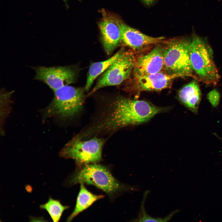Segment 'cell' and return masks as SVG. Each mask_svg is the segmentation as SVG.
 <instances>
[{"label":"cell","mask_w":222,"mask_h":222,"mask_svg":"<svg viewBox=\"0 0 222 222\" xmlns=\"http://www.w3.org/2000/svg\"><path fill=\"white\" fill-rule=\"evenodd\" d=\"M214 134L215 135H216L217 137L218 138H219L222 141V138H221L218 137V136H217V135H216V134Z\"/></svg>","instance_id":"44dd1931"},{"label":"cell","mask_w":222,"mask_h":222,"mask_svg":"<svg viewBox=\"0 0 222 222\" xmlns=\"http://www.w3.org/2000/svg\"><path fill=\"white\" fill-rule=\"evenodd\" d=\"M177 210L175 211L167 216L163 218H154L148 215L146 212L144 207V202L141 206V210L138 217L136 218L135 221L138 222H166L172 217L177 212Z\"/></svg>","instance_id":"e0dca14e"},{"label":"cell","mask_w":222,"mask_h":222,"mask_svg":"<svg viewBox=\"0 0 222 222\" xmlns=\"http://www.w3.org/2000/svg\"><path fill=\"white\" fill-rule=\"evenodd\" d=\"M142 2L147 5H150L152 4L155 0H142Z\"/></svg>","instance_id":"d6986e66"},{"label":"cell","mask_w":222,"mask_h":222,"mask_svg":"<svg viewBox=\"0 0 222 222\" xmlns=\"http://www.w3.org/2000/svg\"><path fill=\"white\" fill-rule=\"evenodd\" d=\"M33 69L35 79L45 83L53 92L74 83L76 76V72L71 66H39Z\"/></svg>","instance_id":"ba28073f"},{"label":"cell","mask_w":222,"mask_h":222,"mask_svg":"<svg viewBox=\"0 0 222 222\" xmlns=\"http://www.w3.org/2000/svg\"><path fill=\"white\" fill-rule=\"evenodd\" d=\"M144 100L122 97L116 99L110 106L103 121L88 132L112 131L130 125L146 122L157 114L167 110Z\"/></svg>","instance_id":"6da1fadb"},{"label":"cell","mask_w":222,"mask_h":222,"mask_svg":"<svg viewBox=\"0 0 222 222\" xmlns=\"http://www.w3.org/2000/svg\"><path fill=\"white\" fill-rule=\"evenodd\" d=\"M69 207L63 205L58 200L50 197L48 201L40 206L41 209L46 210L48 213L53 221H59L64 211Z\"/></svg>","instance_id":"2e32d148"},{"label":"cell","mask_w":222,"mask_h":222,"mask_svg":"<svg viewBox=\"0 0 222 222\" xmlns=\"http://www.w3.org/2000/svg\"><path fill=\"white\" fill-rule=\"evenodd\" d=\"M69 183L71 184L83 183L93 185L111 197L121 192L137 190L133 187L119 182L107 168L96 163L82 166L71 176Z\"/></svg>","instance_id":"7a4b0ae2"},{"label":"cell","mask_w":222,"mask_h":222,"mask_svg":"<svg viewBox=\"0 0 222 222\" xmlns=\"http://www.w3.org/2000/svg\"><path fill=\"white\" fill-rule=\"evenodd\" d=\"M191 41L179 38L164 41L163 47L165 72L179 77H191L197 80L190 59Z\"/></svg>","instance_id":"5b68a950"},{"label":"cell","mask_w":222,"mask_h":222,"mask_svg":"<svg viewBox=\"0 0 222 222\" xmlns=\"http://www.w3.org/2000/svg\"><path fill=\"white\" fill-rule=\"evenodd\" d=\"M104 139L94 137L84 140L75 136L62 148L60 155L62 157L73 159L81 166L95 163L102 158Z\"/></svg>","instance_id":"8992f818"},{"label":"cell","mask_w":222,"mask_h":222,"mask_svg":"<svg viewBox=\"0 0 222 222\" xmlns=\"http://www.w3.org/2000/svg\"><path fill=\"white\" fill-rule=\"evenodd\" d=\"M193 80L178 92V99L184 106L195 114L198 113L201 93L197 82Z\"/></svg>","instance_id":"4fadbf2b"},{"label":"cell","mask_w":222,"mask_h":222,"mask_svg":"<svg viewBox=\"0 0 222 222\" xmlns=\"http://www.w3.org/2000/svg\"><path fill=\"white\" fill-rule=\"evenodd\" d=\"M124 50L123 48H122L109 59L103 61L94 63L91 64L88 72L84 88L85 91L89 89L95 79L105 72L120 56Z\"/></svg>","instance_id":"9a60e30c"},{"label":"cell","mask_w":222,"mask_h":222,"mask_svg":"<svg viewBox=\"0 0 222 222\" xmlns=\"http://www.w3.org/2000/svg\"><path fill=\"white\" fill-rule=\"evenodd\" d=\"M63 0V1L66 4V6H68V5H67V1L68 0ZM79 0V1H80V0Z\"/></svg>","instance_id":"ffe728a7"},{"label":"cell","mask_w":222,"mask_h":222,"mask_svg":"<svg viewBox=\"0 0 222 222\" xmlns=\"http://www.w3.org/2000/svg\"><path fill=\"white\" fill-rule=\"evenodd\" d=\"M164 70L163 48L159 44L147 54L137 58L133 70L134 77L151 74Z\"/></svg>","instance_id":"30bf717a"},{"label":"cell","mask_w":222,"mask_h":222,"mask_svg":"<svg viewBox=\"0 0 222 222\" xmlns=\"http://www.w3.org/2000/svg\"><path fill=\"white\" fill-rule=\"evenodd\" d=\"M207 98L212 106L216 107L220 102V94L216 89H213L208 94Z\"/></svg>","instance_id":"ac0fdd59"},{"label":"cell","mask_w":222,"mask_h":222,"mask_svg":"<svg viewBox=\"0 0 222 222\" xmlns=\"http://www.w3.org/2000/svg\"><path fill=\"white\" fill-rule=\"evenodd\" d=\"M136 59L133 52L124 50L100 77L88 95L103 88L120 84L128 79L133 71Z\"/></svg>","instance_id":"52a82bcc"},{"label":"cell","mask_w":222,"mask_h":222,"mask_svg":"<svg viewBox=\"0 0 222 222\" xmlns=\"http://www.w3.org/2000/svg\"><path fill=\"white\" fill-rule=\"evenodd\" d=\"M191 62L197 80L215 85L220 76L213 59V51L207 41L194 35L189 49Z\"/></svg>","instance_id":"3957f363"},{"label":"cell","mask_w":222,"mask_h":222,"mask_svg":"<svg viewBox=\"0 0 222 222\" xmlns=\"http://www.w3.org/2000/svg\"><path fill=\"white\" fill-rule=\"evenodd\" d=\"M80 185L75 208L67 218L68 222L71 221L79 214L88 208L94 202L104 197L103 195H96L92 193L86 188L84 183H80Z\"/></svg>","instance_id":"5bb4252c"},{"label":"cell","mask_w":222,"mask_h":222,"mask_svg":"<svg viewBox=\"0 0 222 222\" xmlns=\"http://www.w3.org/2000/svg\"><path fill=\"white\" fill-rule=\"evenodd\" d=\"M84 88L68 85L53 91L54 97L43 110V118H66L78 113L83 107Z\"/></svg>","instance_id":"277c9868"},{"label":"cell","mask_w":222,"mask_h":222,"mask_svg":"<svg viewBox=\"0 0 222 222\" xmlns=\"http://www.w3.org/2000/svg\"><path fill=\"white\" fill-rule=\"evenodd\" d=\"M179 76L163 71L134 77V88L138 91H160L170 86L173 80Z\"/></svg>","instance_id":"7c38bea8"},{"label":"cell","mask_w":222,"mask_h":222,"mask_svg":"<svg viewBox=\"0 0 222 222\" xmlns=\"http://www.w3.org/2000/svg\"><path fill=\"white\" fill-rule=\"evenodd\" d=\"M102 17L98 24L101 39L108 55L121 43V28L123 22L117 15L102 10Z\"/></svg>","instance_id":"9c48e42d"},{"label":"cell","mask_w":222,"mask_h":222,"mask_svg":"<svg viewBox=\"0 0 222 222\" xmlns=\"http://www.w3.org/2000/svg\"><path fill=\"white\" fill-rule=\"evenodd\" d=\"M121 43L135 51L140 50L153 44L163 43V37H154L146 35L122 22L121 28Z\"/></svg>","instance_id":"8fae6325"}]
</instances>
